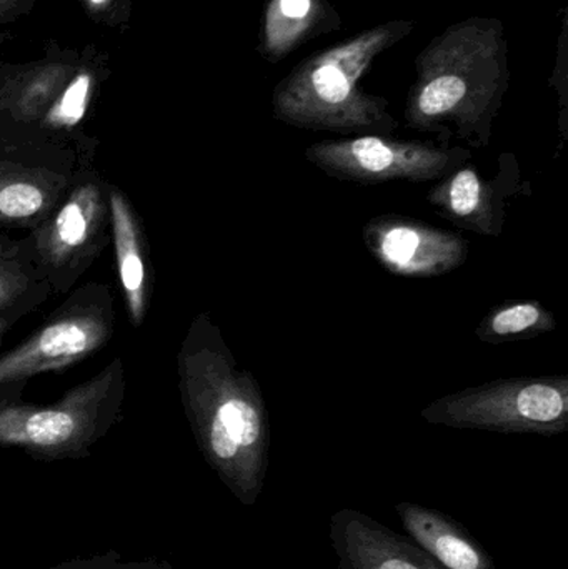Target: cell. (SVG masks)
<instances>
[{
  "mask_svg": "<svg viewBox=\"0 0 568 569\" xmlns=\"http://www.w3.org/2000/svg\"><path fill=\"white\" fill-rule=\"evenodd\" d=\"M557 318L539 300H512L487 311L476 328L477 340L489 345L532 340L556 330Z\"/></svg>",
  "mask_w": 568,
  "mask_h": 569,
  "instance_id": "obj_17",
  "label": "cell"
},
{
  "mask_svg": "<svg viewBox=\"0 0 568 569\" xmlns=\"http://www.w3.org/2000/svg\"><path fill=\"white\" fill-rule=\"evenodd\" d=\"M416 70L403 110L407 127L436 133L442 146L459 139L486 149L509 89L502 20L470 17L454 23L419 53Z\"/></svg>",
  "mask_w": 568,
  "mask_h": 569,
  "instance_id": "obj_2",
  "label": "cell"
},
{
  "mask_svg": "<svg viewBox=\"0 0 568 569\" xmlns=\"http://www.w3.org/2000/svg\"><path fill=\"white\" fill-rule=\"evenodd\" d=\"M420 417L456 430L557 437L568 430V377L499 378L446 395Z\"/></svg>",
  "mask_w": 568,
  "mask_h": 569,
  "instance_id": "obj_7",
  "label": "cell"
},
{
  "mask_svg": "<svg viewBox=\"0 0 568 569\" xmlns=\"http://www.w3.org/2000/svg\"><path fill=\"white\" fill-rule=\"evenodd\" d=\"M306 159L326 176L360 186L434 182L472 159L464 147L403 140L379 133L322 140L306 149Z\"/></svg>",
  "mask_w": 568,
  "mask_h": 569,
  "instance_id": "obj_8",
  "label": "cell"
},
{
  "mask_svg": "<svg viewBox=\"0 0 568 569\" xmlns=\"http://www.w3.org/2000/svg\"><path fill=\"white\" fill-rule=\"evenodd\" d=\"M530 182L522 177L514 153L499 157V169L486 179L474 166L459 167L437 180L427 202L457 229L482 237H499L506 227L510 200L530 196Z\"/></svg>",
  "mask_w": 568,
  "mask_h": 569,
  "instance_id": "obj_11",
  "label": "cell"
},
{
  "mask_svg": "<svg viewBox=\"0 0 568 569\" xmlns=\"http://www.w3.org/2000/svg\"><path fill=\"white\" fill-rule=\"evenodd\" d=\"M126 390V363L117 355L53 403L0 405V447L37 461L82 460L122 420Z\"/></svg>",
  "mask_w": 568,
  "mask_h": 569,
  "instance_id": "obj_4",
  "label": "cell"
},
{
  "mask_svg": "<svg viewBox=\"0 0 568 569\" xmlns=\"http://www.w3.org/2000/svg\"><path fill=\"white\" fill-rule=\"evenodd\" d=\"M177 375L183 411L203 460L240 505L253 507L269 470V411L256 378L240 367L207 311H200L187 330Z\"/></svg>",
  "mask_w": 568,
  "mask_h": 569,
  "instance_id": "obj_1",
  "label": "cell"
},
{
  "mask_svg": "<svg viewBox=\"0 0 568 569\" xmlns=\"http://www.w3.org/2000/svg\"><path fill=\"white\" fill-rule=\"evenodd\" d=\"M116 330V295L107 283L79 284L26 340L0 353V405L23 400L29 381L99 353Z\"/></svg>",
  "mask_w": 568,
  "mask_h": 569,
  "instance_id": "obj_5",
  "label": "cell"
},
{
  "mask_svg": "<svg viewBox=\"0 0 568 569\" xmlns=\"http://www.w3.org/2000/svg\"><path fill=\"white\" fill-rule=\"evenodd\" d=\"M109 187L96 167V150L87 147L62 202L26 236L57 297L79 287L110 243Z\"/></svg>",
  "mask_w": 568,
  "mask_h": 569,
  "instance_id": "obj_6",
  "label": "cell"
},
{
  "mask_svg": "<svg viewBox=\"0 0 568 569\" xmlns=\"http://www.w3.org/2000/svg\"><path fill=\"white\" fill-rule=\"evenodd\" d=\"M47 569H173L169 561L160 558H146V560H123L122 555L110 550L107 553L93 557H77L62 561Z\"/></svg>",
  "mask_w": 568,
  "mask_h": 569,
  "instance_id": "obj_18",
  "label": "cell"
},
{
  "mask_svg": "<svg viewBox=\"0 0 568 569\" xmlns=\"http://www.w3.org/2000/svg\"><path fill=\"white\" fill-rule=\"evenodd\" d=\"M87 2H89L90 6H92V9L102 10L106 9L107 3H109L110 0H87Z\"/></svg>",
  "mask_w": 568,
  "mask_h": 569,
  "instance_id": "obj_21",
  "label": "cell"
},
{
  "mask_svg": "<svg viewBox=\"0 0 568 569\" xmlns=\"http://www.w3.org/2000/svg\"><path fill=\"white\" fill-rule=\"evenodd\" d=\"M406 537L446 569H497L496 561L464 525L426 505H396Z\"/></svg>",
  "mask_w": 568,
  "mask_h": 569,
  "instance_id": "obj_14",
  "label": "cell"
},
{
  "mask_svg": "<svg viewBox=\"0 0 568 569\" xmlns=\"http://www.w3.org/2000/svg\"><path fill=\"white\" fill-rule=\"evenodd\" d=\"M412 20H390L303 59L272 93L273 117L296 129L392 136L389 102L362 87L377 57L412 32Z\"/></svg>",
  "mask_w": 568,
  "mask_h": 569,
  "instance_id": "obj_3",
  "label": "cell"
},
{
  "mask_svg": "<svg viewBox=\"0 0 568 569\" xmlns=\"http://www.w3.org/2000/svg\"><path fill=\"white\" fill-rule=\"evenodd\" d=\"M19 321L20 320H17V318L0 317V345L3 343V338L7 337V333H9L13 327H17Z\"/></svg>",
  "mask_w": 568,
  "mask_h": 569,
  "instance_id": "obj_20",
  "label": "cell"
},
{
  "mask_svg": "<svg viewBox=\"0 0 568 569\" xmlns=\"http://www.w3.org/2000/svg\"><path fill=\"white\" fill-rule=\"evenodd\" d=\"M26 0H0V19L16 12Z\"/></svg>",
  "mask_w": 568,
  "mask_h": 569,
  "instance_id": "obj_19",
  "label": "cell"
},
{
  "mask_svg": "<svg viewBox=\"0 0 568 569\" xmlns=\"http://www.w3.org/2000/svg\"><path fill=\"white\" fill-rule=\"evenodd\" d=\"M53 297L27 237L13 239L0 229V317L22 318Z\"/></svg>",
  "mask_w": 568,
  "mask_h": 569,
  "instance_id": "obj_16",
  "label": "cell"
},
{
  "mask_svg": "<svg viewBox=\"0 0 568 569\" xmlns=\"http://www.w3.org/2000/svg\"><path fill=\"white\" fill-rule=\"evenodd\" d=\"M0 132V229L46 222L69 192L87 149Z\"/></svg>",
  "mask_w": 568,
  "mask_h": 569,
  "instance_id": "obj_9",
  "label": "cell"
},
{
  "mask_svg": "<svg viewBox=\"0 0 568 569\" xmlns=\"http://www.w3.org/2000/svg\"><path fill=\"white\" fill-rule=\"evenodd\" d=\"M329 540L337 569H446L406 535L353 508L330 517Z\"/></svg>",
  "mask_w": 568,
  "mask_h": 569,
  "instance_id": "obj_12",
  "label": "cell"
},
{
  "mask_svg": "<svg viewBox=\"0 0 568 569\" xmlns=\"http://www.w3.org/2000/svg\"><path fill=\"white\" fill-rule=\"evenodd\" d=\"M110 242L116 253L117 277L130 325L140 328L152 300L153 272L142 219L119 187H109Z\"/></svg>",
  "mask_w": 568,
  "mask_h": 569,
  "instance_id": "obj_13",
  "label": "cell"
},
{
  "mask_svg": "<svg viewBox=\"0 0 568 569\" xmlns=\"http://www.w3.org/2000/svg\"><path fill=\"white\" fill-rule=\"evenodd\" d=\"M362 237L373 260L402 279H436L456 272L469 259L466 237L399 213L373 217Z\"/></svg>",
  "mask_w": 568,
  "mask_h": 569,
  "instance_id": "obj_10",
  "label": "cell"
},
{
  "mask_svg": "<svg viewBox=\"0 0 568 569\" xmlns=\"http://www.w3.org/2000/svg\"><path fill=\"white\" fill-rule=\"evenodd\" d=\"M340 29L342 17L327 0H267L259 52L277 63L316 37Z\"/></svg>",
  "mask_w": 568,
  "mask_h": 569,
  "instance_id": "obj_15",
  "label": "cell"
}]
</instances>
